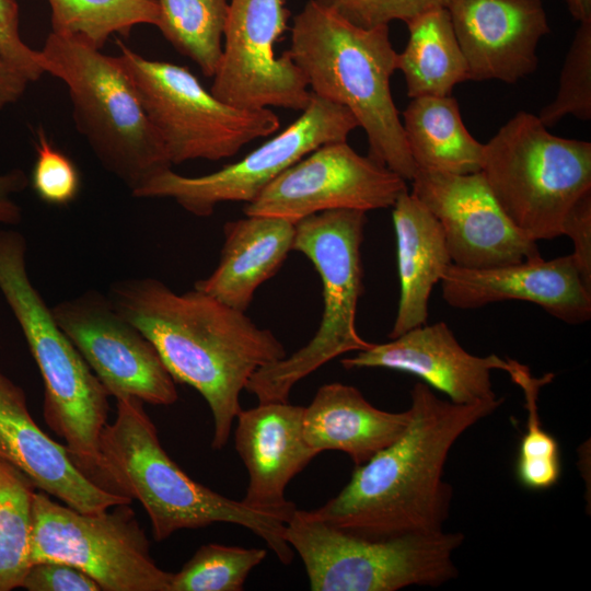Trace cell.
Here are the masks:
<instances>
[{
	"label": "cell",
	"mask_w": 591,
	"mask_h": 591,
	"mask_svg": "<svg viewBox=\"0 0 591 591\" xmlns=\"http://www.w3.org/2000/svg\"><path fill=\"white\" fill-rule=\"evenodd\" d=\"M108 298L154 346L174 381L205 398L213 418L211 448H224L250 379L286 357L280 340L243 311L197 289L176 293L154 278L118 281Z\"/></svg>",
	"instance_id": "1"
},
{
	"label": "cell",
	"mask_w": 591,
	"mask_h": 591,
	"mask_svg": "<svg viewBox=\"0 0 591 591\" xmlns=\"http://www.w3.org/2000/svg\"><path fill=\"white\" fill-rule=\"evenodd\" d=\"M503 402L455 404L426 383L410 391L403 433L366 463L334 498L310 511L316 519L370 538L441 532L452 489L442 478L449 452L472 426Z\"/></svg>",
	"instance_id": "2"
},
{
	"label": "cell",
	"mask_w": 591,
	"mask_h": 591,
	"mask_svg": "<svg viewBox=\"0 0 591 591\" xmlns=\"http://www.w3.org/2000/svg\"><path fill=\"white\" fill-rule=\"evenodd\" d=\"M116 402L115 419L99 440L97 483L138 500L157 542L183 529L232 523L262 538L282 564L292 561L294 551L285 537L287 518L253 509L190 478L161 445L143 402L129 396Z\"/></svg>",
	"instance_id": "3"
},
{
	"label": "cell",
	"mask_w": 591,
	"mask_h": 591,
	"mask_svg": "<svg viewBox=\"0 0 591 591\" xmlns=\"http://www.w3.org/2000/svg\"><path fill=\"white\" fill-rule=\"evenodd\" d=\"M290 31L287 53L311 93L349 109L366 132L368 157L412 181L417 166L390 89L397 53L389 25L361 27L309 0Z\"/></svg>",
	"instance_id": "4"
},
{
	"label": "cell",
	"mask_w": 591,
	"mask_h": 591,
	"mask_svg": "<svg viewBox=\"0 0 591 591\" xmlns=\"http://www.w3.org/2000/svg\"><path fill=\"white\" fill-rule=\"evenodd\" d=\"M25 257L22 233L0 230V291L42 374L45 422L97 484L99 440L107 424L109 395L32 285Z\"/></svg>",
	"instance_id": "5"
},
{
	"label": "cell",
	"mask_w": 591,
	"mask_h": 591,
	"mask_svg": "<svg viewBox=\"0 0 591 591\" xmlns=\"http://www.w3.org/2000/svg\"><path fill=\"white\" fill-rule=\"evenodd\" d=\"M39 53L44 71L68 88L77 129L101 164L131 193L172 166L117 56L54 32Z\"/></svg>",
	"instance_id": "6"
},
{
	"label": "cell",
	"mask_w": 591,
	"mask_h": 591,
	"mask_svg": "<svg viewBox=\"0 0 591 591\" xmlns=\"http://www.w3.org/2000/svg\"><path fill=\"white\" fill-rule=\"evenodd\" d=\"M366 222L364 211L336 209L296 223L292 251L305 255L321 277L322 318L304 347L253 374L245 390L258 403L289 402L290 391L300 380L336 357L373 345L356 328L358 301L363 291L360 247Z\"/></svg>",
	"instance_id": "7"
},
{
	"label": "cell",
	"mask_w": 591,
	"mask_h": 591,
	"mask_svg": "<svg viewBox=\"0 0 591 591\" xmlns=\"http://www.w3.org/2000/svg\"><path fill=\"white\" fill-rule=\"evenodd\" d=\"M480 172L519 231L552 240L591 189V143L552 135L538 116L519 112L485 144Z\"/></svg>",
	"instance_id": "8"
},
{
	"label": "cell",
	"mask_w": 591,
	"mask_h": 591,
	"mask_svg": "<svg viewBox=\"0 0 591 591\" xmlns=\"http://www.w3.org/2000/svg\"><path fill=\"white\" fill-rule=\"evenodd\" d=\"M285 537L300 556L312 591H396L439 587L457 575L453 553L460 532L370 538L296 509Z\"/></svg>",
	"instance_id": "9"
},
{
	"label": "cell",
	"mask_w": 591,
	"mask_h": 591,
	"mask_svg": "<svg viewBox=\"0 0 591 591\" xmlns=\"http://www.w3.org/2000/svg\"><path fill=\"white\" fill-rule=\"evenodd\" d=\"M117 44V57L172 165L231 158L245 144L279 129V117L270 108H240L224 103L206 90L188 68L147 59L123 43Z\"/></svg>",
	"instance_id": "10"
},
{
	"label": "cell",
	"mask_w": 591,
	"mask_h": 591,
	"mask_svg": "<svg viewBox=\"0 0 591 591\" xmlns=\"http://www.w3.org/2000/svg\"><path fill=\"white\" fill-rule=\"evenodd\" d=\"M129 505L84 513L37 489L32 502L31 565H72L102 591H170L173 573L151 557L149 540Z\"/></svg>",
	"instance_id": "11"
},
{
	"label": "cell",
	"mask_w": 591,
	"mask_h": 591,
	"mask_svg": "<svg viewBox=\"0 0 591 591\" xmlns=\"http://www.w3.org/2000/svg\"><path fill=\"white\" fill-rule=\"evenodd\" d=\"M357 127L358 121L345 106L312 94L293 123L242 160L196 177L179 175L170 167L131 194L137 198H171L197 217H209L221 202L253 201L289 166L323 144L347 141Z\"/></svg>",
	"instance_id": "12"
},
{
	"label": "cell",
	"mask_w": 591,
	"mask_h": 591,
	"mask_svg": "<svg viewBox=\"0 0 591 591\" xmlns=\"http://www.w3.org/2000/svg\"><path fill=\"white\" fill-rule=\"evenodd\" d=\"M286 0H230L222 57L210 92L240 108L303 111L308 82L287 50L276 45L288 30Z\"/></svg>",
	"instance_id": "13"
},
{
	"label": "cell",
	"mask_w": 591,
	"mask_h": 591,
	"mask_svg": "<svg viewBox=\"0 0 591 591\" xmlns=\"http://www.w3.org/2000/svg\"><path fill=\"white\" fill-rule=\"evenodd\" d=\"M406 181L347 141L329 142L279 174L243 211L297 223L336 209L369 211L393 207Z\"/></svg>",
	"instance_id": "14"
},
{
	"label": "cell",
	"mask_w": 591,
	"mask_h": 591,
	"mask_svg": "<svg viewBox=\"0 0 591 591\" xmlns=\"http://www.w3.org/2000/svg\"><path fill=\"white\" fill-rule=\"evenodd\" d=\"M53 316L108 395L152 405L178 398L175 381L150 340L112 304L88 291L54 305Z\"/></svg>",
	"instance_id": "15"
},
{
	"label": "cell",
	"mask_w": 591,
	"mask_h": 591,
	"mask_svg": "<svg viewBox=\"0 0 591 591\" xmlns=\"http://www.w3.org/2000/svg\"><path fill=\"white\" fill-rule=\"evenodd\" d=\"M412 194L440 223L452 263L490 268L542 257L494 198L482 172L456 175L417 169Z\"/></svg>",
	"instance_id": "16"
},
{
	"label": "cell",
	"mask_w": 591,
	"mask_h": 591,
	"mask_svg": "<svg viewBox=\"0 0 591 591\" xmlns=\"http://www.w3.org/2000/svg\"><path fill=\"white\" fill-rule=\"evenodd\" d=\"M470 80L515 83L537 67L540 39L551 32L542 0H448Z\"/></svg>",
	"instance_id": "17"
},
{
	"label": "cell",
	"mask_w": 591,
	"mask_h": 591,
	"mask_svg": "<svg viewBox=\"0 0 591 591\" xmlns=\"http://www.w3.org/2000/svg\"><path fill=\"white\" fill-rule=\"evenodd\" d=\"M440 282L443 300L456 309L521 300L537 304L567 324H582L591 317V291L582 281L572 254L490 268L452 264Z\"/></svg>",
	"instance_id": "18"
},
{
	"label": "cell",
	"mask_w": 591,
	"mask_h": 591,
	"mask_svg": "<svg viewBox=\"0 0 591 591\" xmlns=\"http://www.w3.org/2000/svg\"><path fill=\"white\" fill-rule=\"evenodd\" d=\"M340 363L345 369L384 368L414 374L455 404L497 398L491 371L511 369V359L467 352L444 322L417 326Z\"/></svg>",
	"instance_id": "19"
},
{
	"label": "cell",
	"mask_w": 591,
	"mask_h": 591,
	"mask_svg": "<svg viewBox=\"0 0 591 591\" xmlns=\"http://www.w3.org/2000/svg\"><path fill=\"white\" fill-rule=\"evenodd\" d=\"M0 460L24 473L38 490L84 513L102 512L131 499L89 477L65 445L34 421L22 387L0 369Z\"/></svg>",
	"instance_id": "20"
},
{
	"label": "cell",
	"mask_w": 591,
	"mask_h": 591,
	"mask_svg": "<svg viewBox=\"0 0 591 591\" xmlns=\"http://www.w3.org/2000/svg\"><path fill=\"white\" fill-rule=\"evenodd\" d=\"M303 410L289 402H268L237 414L234 444L248 474L246 506L288 520L297 509L286 499V488L320 454L304 440Z\"/></svg>",
	"instance_id": "21"
},
{
	"label": "cell",
	"mask_w": 591,
	"mask_h": 591,
	"mask_svg": "<svg viewBox=\"0 0 591 591\" xmlns=\"http://www.w3.org/2000/svg\"><path fill=\"white\" fill-rule=\"evenodd\" d=\"M409 419V409H379L355 386L336 382L317 390L304 407L302 427L305 442L318 453L341 451L358 466L393 443Z\"/></svg>",
	"instance_id": "22"
},
{
	"label": "cell",
	"mask_w": 591,
	"mask_h": 591,
	"mask_svg": "<svg viewBox=\"0 0 591 591\" xmlns=\"http://www.w3.org/2000/svg\"><path fill=\"white\" fill-rule=\"evenodd\" d=\"M294 232L296 223L268 216L225 223L220 262L195 289L245 312L256 289L279 270L292 251Z\"/></svg>",
	"instance_id": "23"
},
{
	"label": "cell",
	"mask_w": 591,
	"mask_h": 591,
	"mask_svg": "<svg viewBox=\"0 0 591 591\" xmlns=\"http://www.w3.org/2000/svg\"><path fill=\"white\" fill-rule=\"evenodd\" d=\"M392 216L401 293L391 339L427 324L433 286L453 264L440 223L408 189L393 205Z\"/></svg>",
	"instance_id": "24"
},
{
	"label": "cell",
	"mask_w": 591,
	"mask_h": 591,
	"mask_svg": "<svg viewBox=\"0 0 591 591\" xmlns=\"http://www.w3.org/2000/svg\"><path fill=\"white\" fill-rule=\"evenodd\" d=\"M402 124L417 169L456 175L482 171L485 144L466 129L451 95L412 99Z\"/></svg>",
	"instance_id": "25"
},
{
	"label": "cell",
	"mask_w": 591,
	"mask_h": 591,
	"mask_svg": "<svg viewBox=\"0 0 591 591\" xmlns=\"http://www.w3.org/2000/svg\"><path fill=\"white\" fill-rule=\"evenodd\" d=\"M408 42L397 54V69L405 77L412 99L451 95L470 80L468 67L445 7L427 10L406 22Z\"/></svg>",
	"instance_id": "26"
},
{
	"label": "cell",
	"mask_w": 591,
	"mask_h": 591,
	"mask_svg": "<svg viewBox=\"0 0 591 591\" xmlns=\"http://www.w3.org/2000/svg\"><path fill=\"white\" fill-rule=\"evenodd\" d=\"M158 28L202 74L212 78L222 57L223 33L230 0H157Z\"/></svg>",
	"instance_id": "27"
},
{
	"label": "cell",
	"mask_w": 591,
	"mask_h": 591,
	"mask_svg": "<svg viewBox=\"0 0 591 591\" xmlns=\"http://www.w3.org/2000/svg\"><path fill=\"white\" fill-rule=\"evenodd\" d=\"M51 32L76 36L102 49L109 36H128L140 24L158 26L157 0H48Z\"/></svg>",
	"instance_id": "28"
},
{
	"label": "cell",
	"mask_w": 591,
	"mask_h": 591,
	"mask_svg": "<svg viewBox=\"0 0 591 591\" xmlns=\"http://www.w3.org/2000/svg\"><path fill=\"white\" fill-rule=\"evenodd\" d=\"M36 490L24 473L0 460V591L21 588L31 566L32 502Z\"/></svg>",
	"instance_id": "29"
},
{
	"label": "cell",
	"mask_w": 591,
	"mask_h": 591,
	"mask_svg": "<svg viewBox=\"0 0 591 591\" xmlns=\"http://www.w3.org/2000/svg\"><path fill=\"white\" fill-rule=\"evenodd\" d=\"M508 373L523 391L528 410L526 431L520 442L515 475L523 487L545 490L557 484L561 475L558 441L543 428L537 407L540 390L553 380L554 374L534 378L526 366L512 359Z\"/></svg>",
	"instance_id": "30"
},
{
	"label": "cell",
	"mask_w": 591,
	"mask_h": 591,
	"mask_svg": "<svg viewBox=\"0 0 591 591\" xmlns=\"http://www.w3.org/2000/svg\"><path fill=\"white\" fill-rule=\"evenodd\" d=\"M267 556L266 549L201 545L172 575L170 591H242L250 572Z\"/></svg>",
	"instance_id": "31"
},
{
	"label": "cell",
	"mask_w": 591,
	"mask_h": 591,
	"mask_svg": "<svg viewBox=\"0 0 591 591\" xmlns=\"http://www.w3.org/2000/svg\"><path fill=\"white\" fill-rule=\"evenodd\" d=\"M566 115L591 118V20L580 22L560 72L557 94L540 111L538 118L549 127Z\"/></svg>",
	"instance_id": "32"
},
{
	"label": "cell",
	"mask_w": 591,
	"mask_h": 591,
	"mask_svg": "<svg viewBox=\"0 0 591 591\" xmlns=\"http://www.w3.org/2000/svg\"><path fill=\"white\" fill-rule=\"evenodd\" d=\"M80 184L74 163L56 149L39 128L36 160L31 174V185L37 197L53 206H66L78 196Z\"/></svg>",
	"instance_id": "33"
},
{
	"label": "cell",
	"mask_w": 591,
	"mask_h": 591,
	"mask_svg": "<svg viewBox=\"0 0 591 591\" xmlns=\"http://www.w3.org/2000/svg\"><path fill=\"white\" fill-rule=\"evenodd\" d=\"M361 27L389 25L392 21L408 22L418 14L445 7L448 0H314Z\"/></svg>",
	"instance_id": "34"
},
{
	"label": "cell",
	"mask_w": 591,
	"mask_h": 591,
	"mask_svg": "<svg viewBox=\"0 0 591 591\" xmlns=\"http://www.w3.org/2000/svg\"><path fill=\"white\" fill-rule=\"evenodd\" d=\"M16 0H0V56L18 68L31 82L44 73L39 50L27 46L19 28Z\"/></svg>",
	"instance_id": "35"
},
{
	"label": "cell",
	"mask_w": 591,
	"mask_h": 591,
	"mask_svg": "<svg viewBox=\"0 0 591 591\" xmlns=\"http://www.w3.org/2000/svg\"><path fill=\"white\" fill-rule=\"evenodd\" d=\"M28 591H100L95 580L79 568L61 561L32 564L21 583ZM102 591V590H101Z\"/></svg>",
	"instance_id": "36"
},
{
	"label": "cell",
	"mask_w": 591,
	"mask_h": 591,
	"mask_svg": "<svg viewBox=\"0 0 591 591\" xmlns=\"http://www.w3.org/2000/svg\"><path fill=\"white\" fill-rule=\"evenodd\" d=\"M561 235L571 239L575 264L586 288L591 291V189L567 212L563 221Z\"/></svg>",
	"instance_id": "37"
},
{
	"label": "cell",
	"mask_w": 591,
	"mask_h": 591,
	"mask_svg": "<svg viewBox=\"0 0 591 591\" xmlns=\"http://www.w3.org/2000/svg\"><path fill=\"white\" fill-rule=\"evenodd\" d=\"M28 184L23 170L14 169L0 175V224L15 225L22 220V209L13 195L22 192Z\"/></svg>",
	"instance_id": "38"
},
{
	"label": "cell",
	"mask_w": 591,
	"mask_h": 591,
	"mask_svg": "<svg viewBox=\"0 0 591 591\" xmlns=\"http://www.w3.org/2000/svg\"><path fill=\"white\" fill-rule=\"evenodd\" d=\"M30 82L18 68L0 56V111L16 102Z\"/></svg>",
	"instance_id": "39"
},
{
	"label": "cell",
	"mask_w": 591,
	"mask_h": 591,
	"mask_svg": "<svg viewBox=\"0 0 591 591\" xmlns=\"http://www.w3.org/2000/svg\"><path fill=\"white\" fill-rule=\"evenodd\" d=\"M571 15L580 22L591 20V0H566Z\"/></svg>",
	"instance_id": "40"
}]
</instances>
